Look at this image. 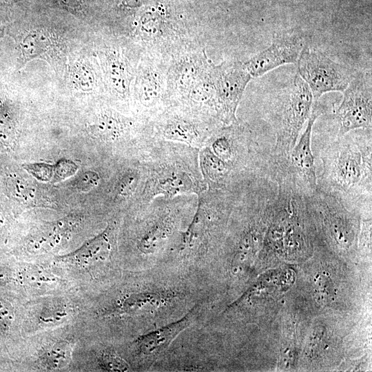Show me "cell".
Instances as JSON below:
<instances>
[{
  "mask_svg": "<svg viewBox=\"0 0 372 372\" xmlns=\"http://www.w3.org/2000/svg\"><path fill=\"white\" fill-rule=\"evenodd\" d=\"M199 149L156 138L142 154L145 179L138 205L158 196H198L207 189L200 169Z\"/></svg>",
  "mask_w": 372,
  "mask_h": 372,
  "instance_id": "cell-1",
  "label": "cell"
},
{
  "mask_svg": "<svg viewBox=\"0 0 372 372\" xmlns=\"http://www.w3.org/2000/svg\"><path fill=\"white\" fill-rule=\"evenodd\" d=\"M318 187L351 205H371V137L338 139L321 154Z\"/></svg>",
  "mask_w": 372,
  "mask_h": 372,
  "instance_id": "cell-2",
  "label": "cell"
},
{
  "mask_svg": "<svg viewBox=\"0 0 372 372\" xmlns=\"http://www.w3.org/2000/svg\"><path fill=\"white\" fill-rule=\"evenodd\" d=\"M314 102L309 87L296 73L278 107L275 145L271 152L273 157L289 160Z\"/></svg>",
  "mask_w": 372,
  "mask_h": 372,
  "instance_id": "cell-3",
  "label": "cell"
},
{
  "mask_svg": "<svg viewBox=\"0 0 372 372\" xmlns=\"http://www.w3.org/2000/svg\"><path fill=\"white\" fill-rule=\"evenodd\" d=\"M156 138L200 149L211 133L223 125L216 120L180 105H169L150 121Z\"/></svg>",
  "mask_w": 372,
  "mask_h": 372,
  "instance_id": "cell-4",
  "label": "cell"
},
{
  "mask_svg": "<svg viewBox=\"0 0 372 372\" xmlns=\"http://www.w3.org/2000/svg\"><path fill=\"white\" fill-rule=\"evenodd\" d=\"M167 63L141 54L132 90L134 116L151 121L167 107Z\"/></svg>",
  "mask_w": 372,
  "mask_h": 372,
  "instance_id": "cell-5",
  "label": "cell"
},
{
  "mask_svg": "<svg viewBox=\"0 0 372 372\" xmlns=\"http://www.w3.org/2000/svg\"><path fill=\"white\" fill-rule=\"evenodd\" d=\"M298 74L309 87L314 101L330 92H342L356 70L334 61L306 44L297 61Z\"/></svg>",
  "mask_w": 372,
  "mask_h": 372,
  "instance_id": "cell-6",
  "label": "cell"
},
{
  "mask_svg": "<svg viewBox=\"0 0 372 372\" xmlns=\"http://www.w3.org/2000/svg\"><path fill=\"white\" fill-rule=\"evenodd\" d=\"M211 76L220 122L223 125L237 122L238 107L252 77L238 59H225L218 65L213 63Z\"/></svg>",
  "mask_w": 372,
  "mask_h": 372,
  "instance_id": "cell-7",
  "label": "cell"
},
{
  "mask_svg": "<svg viewBox=\"0 0 372 372\" xmlns=\"http://www.w3.org/2000/svg\"><path fill=\"white\" fill-rule=\"evenodd\" d=\"M371 72L356 70L335 111L339 125L338 137L358 129L371 130Z\"/></svg>",
  "mask_w": 372,
  "mask_h": 372,
  "instance_id": "cell-8",
  "label": "cell"
},
{
  "mask_svg": "<svg viewBox=\"0 0 372 372\" xmlns=\"http://www.w3.org/2000/svg\"><path fill=\"white\" fill-rule=\"evenodd\" d=\"M212 61L205 45L173 58L167 72L168 106L180 103L208 71Z\"/></svg>",
  "mask_w": 372,
  "mask_h": 372,
  "instance_id": "cell-9",
  "label": "cell"
},
{
  "mask_svg": "<svg viewBox=\"0 0 372 372\" xmlns=\"http://www.w3.org/2000/svg\"><path fill=\"white\" fill-rule=\"evenodd\" d=\"M304 45L303 36L296 30L274 32L269 47L242 63L252 78L260 77L283 65L296 63Z\"/></svg>",
  "mask_w": 372,
  "mask_h": 372,
  "instance_id": "cell-10",
  "label": "cell"
},
{
  "mask_svg": "<svg viewBox=\"0 0 372 372\" xmlns=\"http://www.w3.org/2000/svg\"><path fill=\"white\" fill-rule=\"evenodd\" d=\"M322 113V109L318 101H315L307 126L292 149L288 161L289 169L308 193L318 188L315 158L311 149V134L313 126Z\"/></svg>",
  "mask_w": 372,
  "mask_h": 372,
  "instance_id": "cell-11",
  "label": "cell"
},
{
  "mask_svg": "<svg viewBox=\"0 0 372 372\" xmlns=\"http://www.w3.org/2000/svg\"><path fill=\"white\" fill-rule=\"evenodd\" d=\"M107 86L116 99L132 101V85L138 60H132L120 48H109L103 52Z\"/></svg>",
  "mask_w": 372,
  "mask_h": 372,
  "instance_id": "cell-12",
  "label": "cell"
},
{
  "mask_svg": "<svg viewBox=\"0 0 372 372\" xmlns=\"http://www.w3.org/2000/svg\"><path fill=\"white\" fill-rule=\"evenodd\" d=\"M197 309L198 305H196L178 320L138 336L134 342L138 352L145 356H153L164 351L180 332L189 326Z\"/></svg>",
  "mask_w": 372,
  "mask_h": 372,
  "instance_id": "cell-13",
  "label": "cell"
},
{
  "mask_svg": "<svg viewBox=\"0 0 372 372\" xmlns=\"http://www.w3.org/2000/svg\"><path fill=\"white\" fill-rule=\"evenodd\" d=\"M198 161L203 178L209 189L230 188L253 174L238 175L229 165L215 155L207 146L199 149Z\"/></svg>",
  "mask_w": 372,
  "mask_h": 372,
  "instance_id": "cell-14",
  "label": "cell"
},
{
  "mask_svg": "<svg viewBox=\"0 0 372 372\" xmlns=\"http://www.w3.org/2000/svg\"><path fill=\"white\" fill-rule=\"evenodd\" d=\"M181 293L170 290H150L132 293L123 298L116 310L123 313L149 312L159 309L180 298Z\"/></svg>",
  "mask_w": 372,
  "mask_h": 372,
  "instance_id": "cell-15",
  "label": "cell"
},
{
  "mask_svg": "<svg viewBox=\"0 0 372 372\" xmlns=\"http://www.w3.org/2000/svg\"><path fill=\"white\" fill-rule=\"evenodd\" d=\"M114 228L108 225L101 233L85 242L74 252L61 258L63 261L88 265L107 258L112 251Z\"/></svg>",
  "mask_w": 372,
  "mask_h": 372,
  "instance_id": "cell-16",
  "label": "cell"
},
{
  "mask_svg": "<svg viewBox=\"0 0 372 372\" xmlns=\"http://www.w3.org/2000/svg\"><path fill=\"white\" fill-rule=\"evenodd\" d=\"M52 37L43 29H36L25 34L19 43L21 58L25 63L48 53L53 46Z\"/></svg>",
  "mask_w": 372,
  "mask_h": 372,
  "instance_id": "cell-17",
  "label": "cell"
},
{
  "mask_svg": "<svg viewBox=\"0 0 372 372\" xmlns=\"http://www.w3.org/2000/svg\"><path fill=\"white\" fill-rule=\"evenodd\" d=\"M17 133V118L12 103L0 100V144L7 149L14 146Z\"/></svg>",
  "mask_w": 372,
  "mask_h": 372,
  "instance_id": "cell-18",
  "label": "cell"
},
{
  "mask_svg": "<svg viewBox=\"0 0 372 372\" xmlns=\"http://www.w3.org/2000/svg\"><path fill=\"white\" fill-rule=\"evenodd\" d=\"M63 225H55L33 236L28 242L30 251H48L56 246L65 234Z\"/></svg>",
  "mask_w": 372,
  "mask_h": 372,
  "instance_id": "cell-19",
  "label": "cell"
},
{
  "mask_svg": "<svg viewBox=\"0 0 372 372\" xmlns=\"http://www.w3.org/2000/svg\"><path fill=\"white\" fill-rule=\"evenodd\" d=\"M6 189L14 199L24 203L34 202L37 195V187L18 175H10L7 178Z\"/></svg>",
  "mask_w": 372,
  "mask_h": 372,
  "instance_id": "cell-20",
  "label": "cell"
},
{
  "mask_svg": "<svg viewBox=\"0 0 372 372\" xmlns=\"http://www.w3.org/2000/svg\"><path fill=\"white\" fill-rule=\"evenodd\" d=\"M71 79L74 87L83 92H91L96 85L94 71L88 63L80 61L74 65Z\"/></svg>",
  "mask_w": 372,
  "mask_h": 372,
  "instance_id": "cell-21",
  "label": "cell"
},
{
  "mask_svg": "<svg viewBox=\"0 0 372 372\" xmlns=\"http://www.w3.org/2000/svg\"><path fill=\"white\" fill-rule=\"evenodd\" d=\"M71 358V347L67 342H59L52 347L43 356L46 366L59 369L65 366Z\"/></svg>",
  "mask_w": 372,
  "mask_h": 372,
  "instance_id": "cell-22",
  "label": "cell"
},
{
  "mask_svg": "<svg viewBox=\"0 0 372 372\" xmlns=\"http://www.w3.org/2000/svg\"><path fill=\"white\" fill-rule=\"evenodd\" d=\"M315 293L320 304L326 305L335 297L332 280L328 275L320 273L315 279Z\"/></svg>",
  "mask_w": 372,
  "mask_h": 372,
  "instance_id": "cell-23",
  "label": "cell"
},
{
  "mask_svg": "<svg viewBox=\"0 0 372 372\" xmlns=\"http://www.w3.org/2000/svg\"><path fill=\"white\" fill-rule=\"evenodd\" d=\"M25 170L36 180L41 182L52 183L54 177V164L36 162L25 164Z\"/></svg>",
  "mask_w": 372,
  "mask_h": 372,
  "instance_id": "cell-24",
  "label": "cell"
},
{
  "mask_svg": "<svg viewBox=\"0 0 372 372\" xmlns=\"http://www.w3.org/2000/svg\"><path fill=\"white\" fill-rule=\"evenodd\" d=\"M101 180L99 172L94 170H87L81 173L73 182L74 188L81 192H90L96 188Z\"/></svg>",
  "mask_w": 372,
  "mask_h": 372,
  "instance_id": "cell-25",
  "label": "cell"
},
{
  "mask_svg": "<svg viewBox=\"0 0 372 372\" xmlns=\"http://www.w3.org/2000/svg\"><path fill=\"white\" fill-rule=\"evenodd\" d=\"M77 164L68 158H61L54 164L52 183L64 180L74 176L78 170Z\"/></svg>",
  "mask_w": 372,
  "mask_h": 372,
  "instance_id": "cell-26",
  "label": "cell"
},
{
  "mask_svg": "<svg viewBox=\"0 0 372 372\" xmlns=\"http://www.w3.org/2000/svg\"><path fill=\"white\" fill-rule=\"evenodd\" d=\"M99 364L107 371H126L129 369L127 362L115 353L105 351L100 357Z\"/></svg>",
  "mask_w": 372,
  "mask_h": 372,
  "instance_id": "cell-27",
  "label": "cell"
},
{
  "mask_svg": "<svg viewBox=\"0 0 372 372\" xmlns=\"http://www.w3.org/2000/svg\"><path fill=\"white\" fill-rule=\"evenodd\" d=\"M52 5L76 14H82L87 10V0H45Z\"/></svg>",
  "mask_w": 372,
  "mask_h": 372,
  "instance_id": "cell-28",
  "label": "cell"
},
{
  "mask_svg": "<svg viewBox=\"0 0 372 372\" xmlns=\"http://www.w3.org/2000/svg\"><path fill=\"white\" fill-rule=\"evenodd\" d=\"M324 335V330L320 327L314 328L310 335L306 344V353L308 355H313L320 345Z\"/></svg>",
  "mask_w": 372,
  "mask_h": 372,
  "instance_id": "cell-29",
  "label": "cell"
},
{
  "mask_svg": "<svg viewBox=\"0 0 372 372\" xmlns=\"http://www.w3.org/2000/svg\"><path fill=\"white\" fill-rule=\"evenodd\" d=\"M12 313L9 304L0 299V322L8 324L12 319Z\"/></svg>",
  "mask_w": 372,
  "mask_h": 372,
  "instance_id": "cell-30",
  "label": "cell"
},
{
  "mask_svg": "<svg viewBox=\"0 0 372 372\" xmlns=\"http://www.w3.org/2000/svg\"><path fill=\"white\" fill-rule=\"evenodd\" d=\"M147 0H120L118 6L123 10H135L141 8Z\"/></svg>",
  "mask_w": 372,
  "mask_h": 372,
  "instance_id": "cell-31",
  "label": "cell"
},
{
  "mask_svg": "<svg viewBox=\"0 0 372 372\" xmlns=\"http://www.w3.org/2000/svg\"><path fill=\"white\" fill-rule=\"evenodd\" d=\"M20 1L21 0H0V5H10Z\"/></svg>",
  "mask_w": 372,
  "mask_h": 372,
  "instance_id": "cell-32",
  "label": "cell"
},
{
  "mask_svg": "<svg viewBox=\"0 0 372 372\" xmlns=\"http://www.w3.org/2000/svg\"><path fill=\"white\" fill-rule=\"evenodd\" d=\"M3 218L2 215L0 214V226L3 224Z\"/></svg>",
  "mask_w": 372,
  "mask_h": 372,
  "instance_id": "cell-33",
  "label": "cell"
},
{
  "mask_svg": "<svg viewBox=\"0 0 372 372\" xmlns=\"http://www.w3.org/2000/svg\"><path fill=\"white\" fill-rule=\"evenodd\" d=\"M3 34V29H0V37H1Z\"/></svg>",
  "mask_w": 372,
  "mask_h": 372,
  "instance_id": "cell-34",
  "label": "cell"
}]
</instances>
